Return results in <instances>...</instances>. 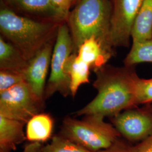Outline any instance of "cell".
<instances>
[{
  "instance_id": "cell-22",
  "label": "cell",
  "mask_w": 152,
  "mask_h": 152,
  "mask_svg": "<svg viewBox=\"0 0 152 152\" xmlns=\"http://www.w3.org/2000/svg\"><path fill=\"white\" fill-rule=\"evenodd\" d=\"M55 7H56L64 16L68 18L71 12V7L76 4L79 0H50Z\"/></svg>"
},
{
  "instance_id": "cell-7",
  "label": "cell",
  "mask_w": 152,
  "mask_h": 152,
  "mask_svg": "<svg viewBox=\"0 0 152 152\" xmlns=\"http://www.w3.org/2000/svg\"><path fill=\"white\" fill-rule=\"evenodd\" d=\"M111 122L126 140L143 141L152 136V103L125 110L112 117Z\"/></svg>"
},
{
  "instance_id": "cell-24",
  "label": "cell",
  "mask_w": 152,
  "mask_h": 152,
  "mask_svg": "<svg viewBox=\"0 0 152 152\" xmlns=\"http://www.w3.org/2000/svg\"><path fill=\"white\" fill-rule=\"evenodd\" d=\"M42 143L38 142H29L25 145L21 152H43Z\"/></svg>"
},
{
  "instance_id": "cell-17",
  "label": "cell",
  "mask_w": 152,
  "mask_h": 152,
  "mask_svg": "<svg viewBox=\"0 0 152 152\" xmlns=\"http://www.w3.org/2000/svg\"><path fill=\"white\" fill-rule=\"evenodd\" d=\"M124 63L127 66H134L141 63H152V39L132 42L130 51Z\"/></svg>"
},
{
  "instance_id": "cell-1",
  "label": "cell",
  "mask_w": 152,
  "mask_h": 152,
  "mask_svg": "<svg viewBox=\"0 0 152 152\" xmlns=\"http://www.w3.org/2000/svg\"><path fill=\"white\" fill-rule=\"evenodd\" d=\"M135 66L106 64L95 72L96 78L92 86L97 94L89 103L76 111V116L96 114L112 118L137 107L135 87L139 76Z\"/></svg>"
},
{
  "instance_id": "cell-19",
  "label": "cell",
  "mask_w": 152,
  "mask_h": 152,
  "mask_svg": "<svg viewBox=\"0 0 152 152\" xmlns=\"http://www.w3.org/2000/svg\"><path fill=\"white\" fill-rule=\"evenodd\" d=\"M136 105L152 103V78H141L139 76L135 81Z\"/></svg>"
},
{
  "instance_id": "cell-12",
  "label": "cell",
  "mask_w": 152,
  "mask_h": 152,
  "mask_svg": "<svg viewBox=\"0 0 152 152\" xmlns=\"http://www.w3.org/2000/svg\"><path fill=\"white\" fill-rule=\"evenodd\" d=\"M78 56L89 65L94 73L107 64L113 56L107 51L94 37L88 38L82 44L77 53Z\"/></svg>"
},
{
  "instance_id": "cell-14",
  "label": "cell",
  "mask_w": 152,
  "mask_h": 152,
  "mask_svg": "<svg viewBox=\"0 0 152 152\" xmlns=\"http://www.w3.org/2000/svg\"><path fill=\"white\" fill-rule=\"evenodd\" d=\"M54 120L50 114L40 113L34 115L26 124V135L29 142L43 143L51 139Z\"/></svg>"
},
{
  "instance_id": "cell-13",
  "label": "cell",
  "mask_w": 152,
  "mask_h": 152,
  "mask_svg": "<svg viewBox=\"0 0 152 152\" xmlns=\"http://www.w3.org/2000/svg\"><path fill=\"white\" fill-rule=\"evenodd\" d=\"M29 61L12 44L0 37V70L24 75Z\"/></svg>"
},
{
  "instance_id": "cell-9",
  "label": "cell",
  "mask_w": 152,
  "mask_h": 152,
  "mask_svg": "<svg viewBox=\"0 0 152 152\" xmlns=\"http://www.w3.org/2000/svg\"><path fill=\"white\" fill-rule=\"evenodd\" d=\"M55 39L56 38L45 45L29 61L24 74V81L29 85L36 97L44 104L47 77L51 65Z\"/></svg>"
},
{
  "instance_id": "cell-15",
  "label": "cell",
  "mask_w": 152,
  "mask_h": 152,
  "mask_svg": "<svg viewBox=\"0 0 152 152\" xmlns=\"http://www.w3.org/2000/svg\"><path fill=\"white\" fill-rule=\"evenodd\" d=\"M91 69L89 65L73 53L69 58L66 64L65 71L69 77L71 96H76L80 87L82 85L90 82Z\"/></svg>"
},
{
  "instance_id": "cell-5",
  "label": "cell",
  "mask_w": 152,
  "mask_h": 152,
  "mask_svg": "<svg viewBox=\"0 0 152 152\" xmlns=\"http://www.w3.org/2000/svg\"><path fill=\"white\" fill-rule=\"evenodd\" d=\"M74 53V45L66 22L61 23L56 34L51 57L50 73L48 80L45 100L58 93L63 97L71 96L69 77L65 71L66 64Z\"/></svg>"
},
{
  "instance_id": "cell-3",
  "label": "cell",
  "mask_w": 152,
  "mask_h": 152,
  "mask_svg": "<svg viewBox=\"0 0 152 152\" xmlns=\"http://www.w3.org/2000/svg\"><path fill=\"white\" fill-rule=\"evenodd\" d=\"M62 23L34 20L19 15L5 5L1 7L2 36L14 45L28 61L45 45L56 38Z\"/></svg>"
},
{
  "instance_id": "cell-2",
  "label": "cell",
  "mask_w": 152,
  "mask_h": 152,
  "mask_svg": "<svg viewBox=\"0 0 152 152\" xmlns=\"http://www.w3.org/2000/svg\"><path fill=\"white\" fill-rule=\"evenodd\" d=\"M111 17V0H79L66 21L73 39L74 53H77L85 40L94 37L114 56Z\"/></svg>"
},
{
  "instance_id": "cell-11",
  "label": "cell",
  "mask_w": 152,
  "mask_h": 152,
  "mask_svg": "<svg viewBox=\"0 0 152 152\" xmlns=\"http://www.w3.org/2000/svg\"><path fill=\"white\" fill-rule=\"evenodd\" d=\"M22 122L0 116V152H12L27 140Z\"/></svg>"
},
{
  "instance_id": "cell-20",
  "label": "cell",
  "mask_w": 152,
  "mask_h": 152,
  "mask_svg": "<svg viewBox=\"0 0 152 152\" xmlns=\"http://www.w3.org/2000/svg\"><path fill=\"white\" fill-rule=\"evenodd\" d=\"M24 81L23 74L0 70V92L7 90Z\"/></svg>"
},
{
  "instance_id": "cell-23",
  "label": "cell",
  "mask_w": 152,
  "mask_h": 152,
  "mask_svg": "<svg viewBox=\"0 0 152 152\" xmlns=\"http://www.w3.org/2000/svg\"><path fill=\"white\" fill-rule=\"evenodd\" d=\"M135 147L136 152H152V136L139 142Z\"/></svg>"
},
{
  "instance_id": "cell-16",
  "label": "cell",
  "mask_w": 152,
  "mask_h": 152,
  "mask_svg": "<svg viewBox=\"0 0 152 152\" xmlns=\"http://www.w3.org/2000/svg\"><path fill=\"white\" fill-rule=\"evenodd\" d=\"M152 39V0H142L132 29V41Z\"/></svg>"
},
{
  "instance_id": "cell-21",
  "label": "cell",
  "mask_w": 152,
  "mask_h": 152,
  "mask_svg": "<svg viewBox=\"0 0 152 152\" xmlns=\"http://www.w3.org/2000/svg\"><path fill=\"white\" fill-rule=\"evenodd\" d=\"M98 152H136V149L135 145L120 137L112 146Z\"/></svg>"
},
{
  "instance_id": "cell-10",
  "label": "cell",
  "mask_w": 152,
  "mask_h": 152,
  "mask_svg": "<svg viewBox=\"0 0 152 152\" xmlns=\"http://www.w3.org/2000/svg\"><path fill=\"white\" fill-rule=\"evenodd\" d=\"M3 2L10 9H15L28 15L38 17L41 20L66 21L64 15L50 0H3Z\"/></svg>"
},
{
  "instance_id": "cell-6",
  "label": "cell",
  "mask_w": 152,
  "mask_h": 152,
  "mask_svg": "<svg viewBox=\"0 0 152 152\" xmlns=\"http://www.w3.org/2000/svg\"><path fill=\"white\" fill-rule=\"evenodd\" d=\"M44 105L25 81L0 92V116L25 124L42 112Z\"/></svg>"
},
{
  "instance_id": "cell-18",
  "label": "cell",
  "mask_w": 152,
  "mask_h": 152,
  "mask_svg": "<svg viewBox=\"0 0 152 152\" xmlns=\"http://www.w3.org/2000/svg\"><path fill=\"white\" fill-rule=\"evenodd\" d=\"M43 152H92L59 134L51 137L48 144L43 145Z\"/></svg>"
},
{
  "instance_id": "cell-4",
  "label": "cell",
  "mask_w": 152,
  "mask_h": 152,
  "mask_svg": "<svg viewBox=\"0 0 152 152\" xmlns=\"http://www.w3.org/2000/svg\"><path fill=\"white\" fill-rule=\"evenodd\" d=\"M59 134L92 152L107 149L121 137L112 123L96 114L85 115L82 119L66 117Z\"/></svg>"
},
{
  "instance_id": "cell-8",
  "label": "cell",
  "mask_w": 152,
  "mask_h": 152,
  "mask_svg": "<svg viewBox=\"0 0 152 152\" xmlns=\"http://www.w3.org/2000/svg\"><path fill=\"white\" fill-rule=\"evenodd\" d=\"M142 0H111V38L114 49L129 47Z\"/></svg>"
}]
</instances>
